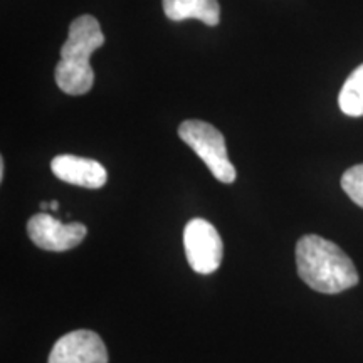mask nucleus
Segmentation results:
<instances>
[{"mask_svg": "<svg viewBox=\"0 0 363 363\" xmlns=\"http://www.w3.org/2000/svg\"><path fill=\"white\" fill-rule=\"evenodd\" d=\"M296 266L299 278L323 294H338L360 281L350 257L337 244L316 234L303 235L298 240Z\"/></svg>", "mask_w": 363, "mask_h": 363, "instance_id": "f257e3e1", "label": "nucleus"}, {"mask_svg": "<svg viewBox=\"0 0 363 363\" xmlns=\"http://www.w3.org/2000/svg\"><path fill=\"white\" fill-rule=\"evenodd\" d=\"M104 44L101 26L93 16H81L69 26L65 45L61 48V61L56 66V84L62 93L81 96L94 84V71L89 57Z\"/></svg>", "mask_w": 363, "mask_h": 363, "instance_id": "f03ea898", "label": "nucleus"}, {"mask_svg": "<svg viewBox=\"0 0 363 363\" xmlns=\"http://www.w3.org/2000/svg\"><path fill=\"white\" fill-rule=\"evenodd\" d=\"M179 136L201 157L217 180L233 184L238 174L227 157L224 136L216 126L201 120H187L179 126Z\"/></svg>", "mask_w": 363, "mask_h": 363, "instance_id": "7ed1b4c3", "label": "nucleus"}, {"mask_svg": "<svg viewBox=\"0 0 363 363\" xmlns=\"http://www.w3.org/2000/svg\"><path fill=\"white\" fill-rule=\"evenodd\" d=\"M184 247L190 267L199 274H212L222 264L224 244L216 227L206 219H192L185 225Z\"/></svg>", "mask_w": 363, "mask_h": 363, "instance_id": "20e7f679", "label": "nucleus"}, {"mask_svg": "<svg viewBox=\"0 0 363 363\" xmlns=\"http://www.w3.org/2000/svg\"><path fill=\"white\" fill-rule=\"evenodd\" d=\"M27 234L35 246L51 252H65L83 242L88 227L81 222L62 224L51 214H35L27 222Z\"/></svg>", "mask_w": 363, "mask_h": 363, "instance_id": "39448f33", "label": "nucleus"}, {"mask_svg": "<svg viewBox=\"0 0 363 363\" xmlns=\"http://www.w3.org/2000/svg\"><path fill=\"white\" fill-rule=\"evenodd\" d=\"M48 363H108L106 345L91 330L71 331L57 340Z\"/></svg>", "mask_w": 363, "mask_h": 363, "instance_id": "423d86ee", "label": "nucleus"}, {"mask_svg": "<svg viewBox=\"0 0 363 363\" xmlns=\"http://www.w3.org/2000/svg\"><path fill=\"white\" fill-rule=\"evenodd\" d=\"M51 170L59 180L84 189H101L108 180L106 169L93 158L57 155L52 158Z\"/></svg>", "mask_w": 363, "mask_h": 363, "instance_id": "0eeeda50", "label": "nucleus"}, {"mask_svg": "<svg viewBox=\"0 0 363 363\" xmlns=\"http://www.w3.org/2000/svg\"><path fill=\"white\" fill-rule=\"evenodd\" d=\"M163 11L170 21L197 19L206 26H217L220 7L217 0H163Z\"/></svg>", "mask_w": 363, "mask_h": 363, "instance_id": "6e6552de", "label": "nucleus"}, {"mask_svg": "<svg viewBox=\"0 0 363 363\" xmlns=\"http://www.w3.org/2000/svg\"><path fill=\"white\" fill-rule=\"evenodd\" d=\"M338 104L347 116H363V65L358 66L345 81Z\"/></svg>", "mask_w": 363, "mask_h": 363, "instance_id": "1a4fd4ad", "label": "nucleus"}, {"mask_svg": "<svg viewBox=\"0 0 363 363\" xmlns=\"http://www.w3.org/2000/svg\"><path fill=\"white\" fill-rule=\"evenodd\" d=\"M342 189L358 207L363 208V163L345 172L342 177Z\"/></svg>", "mask_w": 363, "mask_h": 363, "instance_id": "9d476101", "label": "nucleus"}, {"mask_svg": "<svg viewBox=\"0 0 363 363\" xmlns=\"http://www.w3.org/2000/svg\"><path fill=\"white\" fill-rule=\"evenodd\" d=\"M4 174H6V162L4 158H0V180L4 179Z\"/></svg>", "mask_w": 363, "mask_h": 363, "instance_id": "9b49d317", "label": "nucleus"}, {"mask_svg": "<svg viewBox=\"0 0 363 363\" xmlns=\"http://www.w3.org/2000/svg\"><path fill=\"white\" fill-rule=\"evenodd\" d=\"M49 207H51V211H57L59 208V203L56 201H52L51 203H49Z\"/></svg>", "mask_w": 363, "mask_h": 363, "instance_id": "f8f14e48", "label": "nucleus"}, {"mask_svg": "<svg viewBox=\"0 0 363 363\" xmlns=\"http://www.w3.org/2000/svg\"><path fill=\"white\" fill-rule=\"evenodd\" d=\"M40 208H43V211H45V208H48V211H49V208H51V207H49L48 202H43V203H40Z\"/></svg>", "mask_w": 363, "mask_h": 363, "instance_id": "ddd939ff", "label": "nucleus"}]
</instances>
